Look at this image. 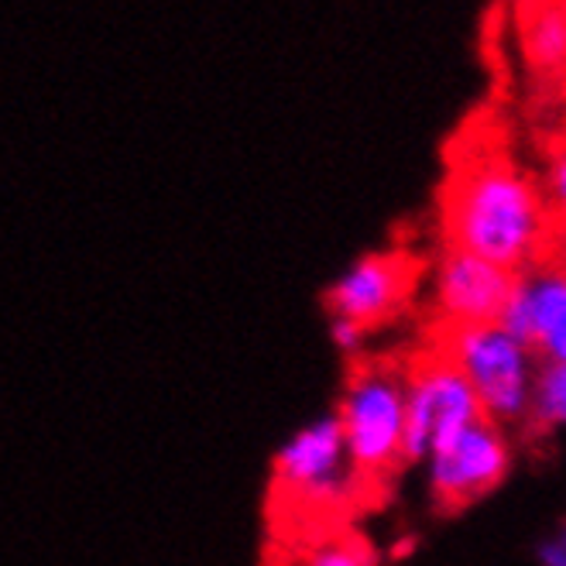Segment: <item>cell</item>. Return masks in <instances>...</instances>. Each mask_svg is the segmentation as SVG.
Instances as JSON below:
<instances>
[{"mask_svg": "<svg viewBox=\"0 0 566 566\" xmlns=\"http://www.w3.org/2000/svg\"><path fill=\"white\" fill-rule=\"evenodd\" d=\"M443 244L484 258L512 275L559 248L539 179L488 135H463L440 192Z\"/></svg>", "mask_w": 566, "mask_h": 566, "instance_id": "1", "label": "cell"}, {"mask_svg": "<svg viewBox=\"0 0 566 566\" xmlns=\"http://www.w3.org/2000/svg\"><path fill=\"white\" fill-rule=\"evenodd\" d=\"M432 344L453 360V368L471 385L488 422L505 429L528 419L532 391H536L543 364L502 319L437 329Z\"/></svg>", "mask_w": 566, "mask_h": 566, "instance_id": "2", "label": "cell"}, {"mask_svg": "<svg viewBox=\"0 0 566 566\" xmlns=\"http://www.w3.org/2000/svg\"><path fill=\"white\" fill-rule=\"evenodd\" d=\"M333 416L357 481L375 484L406 463V381L391 364H357Z\"/></svg>", "mask_w": 566, "mask_h": 566, "instance_id": "3", "label": "cell"}, {"mask_svg": "<svg viewBox=\"0 0 566 566\" xmlns=\"http://www.w3.org/2000/svg\"><path fill=\"white\" fill-rule=\"evenodd\" d=\"M406 381V460L422 463L432 450L453 440L460 429L474 426L481 416V406L463 381V375L453 368V360L429 344L422 354L402 368Z\"/></svg>", "mask_w": 566, "mask_h": 566, "instance_id": "4", "label": "cell"}, {"mask_svg": "<svg viewBox=\"0 0 566 566\" xmlns=\"http://www.w3.org/2000/svg\"><path fill=\"white\" fill-rule=\"evenodd\" d=\"M272 484L279 497L303 509H329L344 502L357 484V474L347 460L337 416H319L292 432L275 450Z\"/></svg>", "mask_w": 566, "mask_h": 566, "instance_id": "5", "label": "cell"}, {"mask_svg": "<svg viewBox=\"0 0 566 566\" xmlns=\"http://www.w3.org/2000/svg\"><path fill=\"white\" fill-rule=\"evenodd\" d=\"M432 502L447 512L468 509L491 494L512 471V443L502 426L478 419L453 440L432 450L426 460Z\"/></svg>", "mask_w": 566, "mask_h": 566, "instance_id": "6", "label": "cell"}, {"mask_svg": "<svg viewBox=\"0 0 566 566\" xmlns=\"http://www.w3.org/2000/svg\"><path fill=\"white\" fill-rule=\"evenodd\" d=\"M419 282V261L406 251H375L357 258L326 289L329 319H350L360 329H375L409 306Z\"/></svg>", "mask_w": 566, "mask_h": 566, "instance_id": "7", "label": "cell"}, {"mask_svg": "<svg viewBox=\"0 0 566 566\" xmlns=\"http://www.w3.org/2000/svg\"><path fill=\"white\" fill-rule=\"evenodd\" d=\"M502 323L528 344L539 364H566V248L515 275Z\"/></svg>", "mask_w": 566, "mask_h": 566, "instance_id": "8", "label": "cell"}, {"mask_svg": "<svg viewBox=\"0 0 566 566\" xmlns=\"http://www.w3.org/2000/svg\"><path fill=\"white\" fill-rule=\"evenodd\" d=\"M515 275L497 264L474 258L468 251L443 248L432 269V306H437V329L478 326L502 319Z\"/></svg>", "mask_w": 566, "mask_h": 566, "instance_id": "9", "label": "cell"}, {"mask_svg": "<svg viewBox=\"0 0 566 566\" xmlns=\"http://www.w3.org/2000/svg\"><path fill=\"white\" fill-rule=\"evenodd\" d=\"M518 45L528 73L543 80L566 76V0H522Z\"/></svg>", "mask_w": 566, "mask_h": 566, "instance_id": "10", "label": "cell"}, {"mask_svg": "<svg viewBox=\"0 0 566 566\" xmlns=\"http://www.w3.org/2000/svg\"><path fill=\"white\" fill-rule=\"evenodd\" d=\"M546 210L556 230L559 248H566V127L546 145V161H543V179H539Z\"/></svg>", "mask_w": 566, "mask_h": 566, "instance_id": "11", "label": "cell"}, {"mask_svg": "<svg viewBox=\"0 0 566 566\" xmlns=\"http://www.w3.org/2000/svg\"><path fill=\"white\" fill-rule=\"evenodd\" d=\"M528 419L546 429L566 426V364H543L539 368Z\"/></svg>", "mask_w": 566, "mask_h": 566, "instance_id": "12", "label": "cell"}, {"mask_svg": "<svg viewBox=\"0 0 566 566\" xmlns=\"http://www.w3.org/2000/svg\"><path fill=\"white\" fill-rule=\"evenodd\" d=\"M303 566H378V553L364 536H354V532H337V536L319 539L306 553Z\"/></svg>", "mask_w": 566, "mask_h": 566, "instance_id": "13", "label": "cell"}, {"mask_svg": "<svg viewBox=\"0 0 566 566\" xmlns=\"http://www.w3.org/2000/svg\"><path fill=\"white\" fill-rule=\"evenodd\" d=\"M329 340L344 354H360L364 340H368V329H360L350 319H329Z\"/></svg>", "mask_w": 566, "mask_h": 566, "instance_id": "14", "label": "cell"}, {"mask_svg": "<svg viewBox=\"0 0 566 566\" xmlns=\"http://www.w3.org/2000/svg\"><path fill=\"white\" fill-rule=\"evenodd\" d=\"M536 556H539L543 566H566V518L539 543Z\"/></svg>", "mask_w": 566, "mask_h": 566, "instance_id": "15", "label": "cell"}]
</instances>
